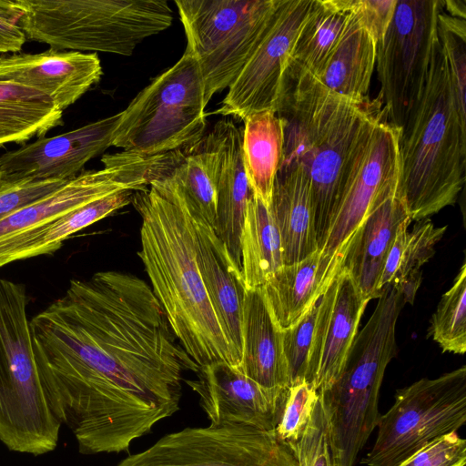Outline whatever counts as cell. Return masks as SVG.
<instances>
[{"label":"cell","mask_w":466,"mask_h":466,"mask_svg":"<svg viewBox=\"0 0 466 466\" xmlns=\"http://www.w3.org/2000/svg\"><path fill=\"white\" fill-rule=\"evenodd\" d=\"M102 74L96 53L49 48L37 54L0 56V82L36 90L49 97L62 111L96 84Z\"/></svg>","instance_id":"obj_19"},{"label":"cell","mask_w":466,"mask_h":466,"mask_svg":"<svg viewBox=\"0 0 466 466\" xmlns=\"http://www.w3.org/2000/svg\"><path fill=\"white\" fill-rule=\"evenodd\" d=\"M63 111L46 95L32 88L0 82V147L43 137L62 125Z\"/></svg>","instance_id":"obj_31"},{"label":"cell","mask_w":466,"mask_h":466,"mask_svg":"<svg viewBox=\"0 0 466 466\" xmlns=\"http://www.w3.org/2000/svg\"><path fill=\"white\" fill-rule=\"evenodd\" d=\"M313 0H279L258 45L228 88L215 112L244 121L262 112H277L297 37Z\"/></svg>","instance_id":"obj_15"},{"label":"cell","mask_w":466,"mask_h":466,"mask_svg":"<svg viewBox=\"0 0 466 466\" xmlns=\"http://www.w3.org/2000/svg\"><path fill=\"white\" fill-rule=\"evenodd\" d=\"M204 83V103L227 88L264 35L279 0H176Z\"/></svg>","instance_id":"obj_8"},{"label":"cell","mask_w":466,"mask_h":466,"mask_svg":"<svg viewBox=\"0 0 466 466\" xmlns=\"http://www.w3.org/2000/svg\"><path fill=\"white\" fill-rule=\"evenodd\" d=\"M398 466H466V441L457 432L423 447Z\"/></svg>","instance_id":"obj_39"},{"label":"cell","mask_w":466,"mask_h":466,"mask_svg":"<svg viewBox=\"0 0 466 466\" xmlns=\"http://www.w3.org/2000/svg\"><path fill=\"white\" fill-rule=\"evenodd\" d=\"M396 197L411 220L454 205L465 183L466 117L455 98L441 42L434 45L424 90L400 129Z\"/></svg>","instance_id":"obj_4"},{"label":"cell","mask_w":466,"mask_h":466,"mask_svg":"<svg viewBox=\"0 0 466 466\" xmlns=\"http://www.w3.org/2000/svg\"><path fill=\"white\" fill-rule=\"evenodd\" d=\"M226 119L198 140L164 154L152 181L173 190L184 201L194 219L213 228L217 208V178L223 144ZM150 182V183H151Z\"/></svg>","instance_id":"obj_20"},{"label":"cell","mask_w":466,"mask_h":466,"mask_svg":"<svg viewBox=\"0 0 466 466\" xmlns=\"http://www.w3.org/2000/svg\"><path fill=\"white\" fill-rule=\"evenodd\" d=\"M376 47L372 35L350 12L337 47L317 78L341 96L356 100L367 97L376 66Z\"/></svg>","instance_id":"obj_28"},{"label":"cell","mask_w":466,"mask_h":466,"mask_svg":"<svg viewBox=\"0 0 466 466\" xmlns=\"http://www.w3.org/2000/svg\"><path fill=\"white\" fill-rule=\"evenodd\" d=\"M26 39L55 50L131 56L172 25L167 0H16Z\"/></svg>","instance_id":"obj_6"},{"label":"cell","mask_w":466,"mask_h":466,"mask_svg":"<svg viewBox=\"0 0 466 466\" xmlns=\"http://www.w3.org/2000/svg\"><path fill=\"white\" fill-rule=\"evenodd\" d=\"M136 190L116 191L87 202L56 219L45 229L40 240L30 252V258L52 254L64 240L77 231L107 217L132 202Z\"/></svg>","instance_id":"obj_33"},{"label":"cell","mask_w":466,"mask_h":466,"mask_svg":"<svg viewBox=\"0 0 466 466\" xmlns=\"http://www.w3.org/2000/svg\"><path fill=\"white\" fill-rule=\"evenodd\" d=\"M25 285L0 279V441L13 451L56 449L62 425L36 368Z\"/></svg>","instance_id":"obj_5"},{"label":"cell","mask_w":466,"mask_h":466,"mask_svg":"<svg viewBox=\"0 0 466 466\" xmlns=\"http://www.w3.org/2000/svg\"><path fill=\"white\" fill-rule=\"evenodd\" d=\"M409 218L401 200L391 196L367 215L347 245L340 268L369 300L380 297L385 259L400 225Z\"/></svg>","instance_id":"obj_22"},{"label":"cell","mask_w":466,"mask_h":466,"mask_svg":"<svg viewBox=\"0 0 466 466\" xmlns=\"http://www.w3.org/2000/svg\"><path fill=\"white\" fill-rule=\"evenodd\" d=\"M30 331L39 375L83 454L128 451L179 410L182 372L198 370L151 288L129 273L71 280Z\"/></svg>","instance_id":"obj_1"},{"label":"cell","mask_w":466,"mask_h":466,"mask_svg":"<svg viewBox=\"0 0 466 466\" xmlns=\"http://www.w3.org/2000/svg\"><path fill=\"white\" fill-rule=\"evenodd\" d=\"M240 263L246 289H261L283 266L280 237L269 207L254 194L240 235Z\"/></svg>","instance_id":"obj_30"},{"label":"cell","mask_w":466,"mask_h":466,"mask_svg":"<svg viewBox=\"0 0 466 466\" xmlns=\"http://www.w3.org/2000/svg\"><path fill=\"white\" fill-rule=\"evenodd\" d=\"M238 367L265 388L287 390L289 387L282 330L276 324L261 289L245 291L241 316V359Z\"/></svg>","instance_id":"obj_21"},{"label":"cell","mask_w":466,"mask_h":466,"mask_svg":"<svg viewBox=\"0 0 466 466\" xmlns=\"http://www.w3.org/2000/svg\"><path fill=\"white\" fill-rule=\"evenodd\" d=\"M21 15L16 0H0V54L20 53L26 41L19 24Z\"/></svg>","instance_id":"obj_42"},{"label":"cell","mask_w":466,"mask_h":466,"mask_svg":"<svg viewBox=\"0 0 466 466\" xmlns=\"http://www.w3.org/2000/svg\"><path fill=\"white\" fill-rule=\"evenodd\" d=\"M466 422V367L435 379L423 378L400 389L394 404L380 415L367 466H398Z\"/></svg>","instance_id":"obj_9"},{"label":"cell","mask_w":466,"mask_h":466,"mask_svg":"<svg viewBox=\"0 0 466 466\" xmlns=\"http://www.w3.org/2000/svg\"><path fill=\"white\" fill-rule=\"evenodd\" d=\"M400 133L384 113L366 134L355 155L320 250L329 279L339 269L347 245L367 215L397 194L400 175Z\"/></svg>","instance_id":"obj_13"},{"label":"cell","mask_w":466,"mask_h":466,"mask_svg":"<svg viewBox=\"0 0 466 466\" xmlns=\"http://www.w3.org/2000/svg\"><path fill=\"white\" fill-rule=\"evenodd\" d=\"M290 448L296 455L298 466H334L328 420L319 397L301 436Z\"/></svg>","instance_id":"obj_38"},{"label":"cell","mask_w":466,"mask_h":466,"mask_svg":"<svg viewBox=\"0 0 466 466\" xmlns=\"http://www.w3.org/2000/svg\"><path fill=\"white\" fill-rule=\"evenodd\" d=\"M68 180L23 179L0 186V221L22 207L49 194Z\"/></svg>","instance_id":"obj_40"},{"label":"cell","mask_w":466,"mask_h":466,"mask_svg":"<svg viewBox=\"0 0 466 466\" xmlns=\"http://www.w3.org/2000/svg\"><path fill=\"white\" fill-rule=\"evenodd\" d=\"M269 210L279 233L283 265L299 262L319 250L309 181L299 165L279 167Z\"/></svg>","instance_id":"obj_24"},{"label":"cell","mask_w":466,"mask_h":466,"mask_svg":"<svg viewBox=\"0 0 466 466\" xmlns=\"http://www.w3.org/2000/svg\"><path fill=\"white\" fill-rule=\"evenodd\" d=\"M395 351L394 343L385 335L360 331L337 381L318 393L328 420L334 466H353L377 428L380 390Z\"/></svg>","instance_id":"obj_11"},{"label":"cell","mask_w":466,"mask_h":466,"mask_svg":"<svg viewBox=\"0 0 466 466\" xmlns=\"http://www.w3.org/2000/svg\"><path fill=\"white\" fill-rule=\"evenodd\" d=\"M429 334L442 351L463 355L466 351V264L463 262L451 289L446 291L431 319Z\"/></svg>","instance_id":"obj_34"},{"label":"cell","mask_w":466,"mask_h":466,"mask_svg":"<svg viewBox=\"0 0 466 466\" xmlns=\"http://www.w3.org/2000/svg\"><path fill=\"white\" fill-rule=\"evenodd\" d=\"M116 466H298V461L274 431L210 424L167 434Z\"/></svg>","instance_id":"obj_14"},{"label":"cell","mask_w":466,"mask_h":466,"mask_svg":"<svg viewBox=\"0 0 466 466\" xmlns=\"http://www.w3.org/2000/svg\"><path fill=\"white\" fill-rule=\"evenodd\" d=\"M120 118L121 112L4 153L0 156L3 181L76 177L89 160L113 146Z\"/></svg>","instance_id":"obj_16"},{"label":"cell","mask_w":466,"mask_h":466,"mask_svg":"<svg viewBox=\"0 0 466 466\" xmlns=\"http://www.w3.org/2000/svg\"><path fill=\"white\" fill-rule=\"evenodd\" d=\"M187 383L198 394L210 424H241L268 431L277 426L287 391L265 388L226 362L198 368L197 379Z\"/></svg>","instance_id":"obj_18"},{"label":"cell","mask_w":466,"mask_h":466,"mask_svg":"<svg viewBox=\"0 0 466 466\" xmlns=\"http://www.w3.org/2000/svg\"><path fill=\"white\" fill-rule=\"evenodd\" d=\"M447 15L461 19L466 18V3L463 0H444L443 9Z\"/></svg>","instance_id":"obj_43"},{"label":"cell","mask_w":466,"mask_h":466,"mask_svg":"<svg viewBox=\"0 0 466 466\" xmlns=\"http://www.w3.org/2000/svg\"><path fill=\"white\" fill-rule=\"evenodd\" d=\"M438 36L447 59L459 110L466 117V22L443 12L438 16Z\"/></svg>","instance_id":"obj_35"},{"label":"cell","mask_w":466,"mask_h":466,"mask_svg":"<svg viewBox=\"0 0 466 466\" xmlns=\"http://www.w3.org/2000/svg\"><path fill=\"white\" fill-rule=\"evenodd\" d=\"M252 195L242 162L241 127L226 119L225 141L218 170L213 229L225 246L233 266L240 273V235L248 202Z\"/></svg>","instance_id":"obj_25"},{"label":"cell","mask_w":466,"mask_h":466,"mask_svg":"<svg viewBox=\"0 0 466 466\" xmlns=\"http://www.w3.org/2000/svg\"><path fill=\"white\" fill-rule=\"evenodd\" d=\"M320 297L295 325L282 330V347L289 370V386L305 380Z\"/></svg>","instance_id":"obj_37"},{"label":"cell","mask_w":466,"mask_h":466,"mask_svg":"<svg viewBox=\"0 0 466 466\" xmlns=\"http://www.w3.org/2000/svg\"><path fill=\"white\" fill-rule=\"evenodd\" d=\"M276 113L284 130L280 167L299 165L309 177L320 251L355 155L368 131L385 113L381 99L341 96L309 71L289 65Z\"/></svg>","instance_id":"obj_3"},{"label":"cell","mask_w":466,"mask_h":466,"mask_svg":"<svg viewBox=\"0 0 466 466\" xmlns=\"http://www.w3.org/2000/svg\"><path fill=\"white\" fill-rule=\"evenodd\" d=\"M330 281L317 250L299 262L283 265L261 290L276 324L284 330L301 319Z\"/></svg>","instance_id":"obj_26"},{"label":"cell","mask_w":466,"mask_h":466,"mask_svg":"<svg viewBox=\"0 0 466 466\" xmlns=\"http://www.w3.org/2000/svg\"><path fill=\"white\" fill-rule=\"evenodd\" d=\"M350 15L345 0H313L289 65L299 66L318 77L337 47Z\"/></svg>","instance_id":"obj_32"},{"label":"cell","mask_w":466,"mask_h":466,"mask_svg":"<svg viewBox=\"0 0 466 466\" xmlns=\"http://www.w3.org/2000/svg\"><path fill=\"white\" fill-rule=\"evenodd\" d=\"M159 156L126 151L104 155V167L86 171L0 221V268L29 258L48 225L71 210L107 194L149 187Z\"/></svg>","instance_id":"obj_10"},{"label":"cell","mask_w":466,"mask_h":466,"mask_svg":"<svg viewBox=\"0 0 466 466\" xmlns=\"http://www.w3.org/2000/svg\"><path fill=\"white\" fill-rule=\"evenodd\" d=\"M318 398L317 390L306 380L289 387L274 430L279 440L290 447L298 441L310 419Z\"/></svg>","instance_id":"obj_36"},{"label":"cell","mask_w":466,"mask_h":466,"mask_svg":"<svg viewBox=\"0 0 466 466\" xmlns=\"http://www.w3.org/2000/svg\"><path fill=\"white\" fill-rule=\"evenodd\" d=\"M411 219L399 227L390 248L379 282L380 295L387 286L395 288L405 302L413 303L421 284V268L435 253L447 226L436 227L429 218L416 222L411 230Z\"/></svg>","instance_id":"obj_27"},{"label":"cell","mask_w":466,"mask_h":466,"mask_svg":"<svg viewBox=\"0 0 466 466\" xmlns=\"http://www.w3.org/2000/svg\"><path fill=\"white\" fill-rule=\"evenodd\" d=\"M442 10L443 0H398L377 42L380 98L388 122L400 130L424 90Z\"/></svg>","instance_id":"obj_12"},{"label":"cell","mask_w":466,"mask_h":466,"mask_svg":"<svg viewBox=\"0 0 466 466\" xmlns=\"http://www.w3.org/2000/svg\"><path fill=\"white\" fill-rule=\"evenodd\" d=\"M243 122L241 156L246 177L253 194L269 207L283 156V124L274 111L255 113Z\"/></svg>","instance_id":"obj_29"},{"label":"cell","mask_w":466,"mask_h":466,"mask_svg":"<svg viewBox=\"0 0 466 466\" xmlns=\"http://www.w3.org/2000/svg\"><path fill=\"white\" fill-rule=\"evenodd\" d=\"M5 181H3L2 179V176H1V173H0V186L4 183Z\"/></svg>","instance_id":"obj_44"},{"label":"cell","mask_w":466,"mask_h":466,"mask_svg":"<svg viewBox=\"0 0 466 466\" xmlns=\"http://www.w3.org/2000/svg\"><path fill=\"white\" fill-rule=\"evenodd\" d=\"M198 261L209 300L222 329L241 359V316L246 288L212 227L194 219Z\"/></svg>","instance_id":"obj_23"},{"label":"cell","mask_w":466,"mask_h":466,"mask_svg":"<svg viewBox=\"0 0 466 466\" xmlns=\"http://www.w3.org/2000/svg\"><path fill=\"white\" fill-rule=\"evenodd\" d=\"M141 217L138 256L151 289L187 356L198 367L238 366L206 290L198 261L195 221L184 201L152 181L131 202Z\"/></svg>","instance_id":"obj_2"},{"label":"cell","mask_w":466,"mask_h":466,"mask_svg":"<svg viewBox=\"0 0 466 466\" xmlns=\"http://www.w3.org/2000/svg\"><path fill=\"white\" fill-rule=\"evenodd\" d=\"M369 301L341 268L322 293L305 378L318 393L340 376Z\"/></svg>","instance_id":"obj_17"},{"label":"cell","mask_w":466,"mask_h":466,"mask_svg":"<svg viewBox=\"0 0 466 466\" xmlns=\"http://www.w3.org/2000/svg\"><path fill=\"white\" fill-rule=\"evenodd\" d=\"M397 1L345 0V5L378 42L383 37L391 22Z\"/></svg>","instance_id":"obj_41"},{"label":"cell","mask_w":466,"mask_h":466,"mask_svg":"<svg viewBox=\"0 0 466 466\" xmlns=\"http://www.w3.org/2000/svg\"><path fill=\"white\" fill-rule=\"evenodd\" d=\"M206 106L198 64L186 49L121 111L113 146L145 157L183 148L206 134Z\"/></svg>","instance_id":"obj_7"}]
</instances>
